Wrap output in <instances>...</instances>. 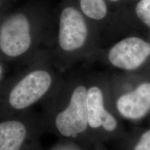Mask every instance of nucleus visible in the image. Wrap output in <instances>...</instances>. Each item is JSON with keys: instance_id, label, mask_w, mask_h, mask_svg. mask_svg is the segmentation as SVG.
<instances>
[{"instance_id": "10", "label": "nucleus", "mask_w": 150, "mask_h": 150, "mask_svg": "<svg viewBox=\"0 0 150 150\" xmlns=\"http://www.w3.org/2000/svg\"><path fill=\"white\" fill-rule=\"evenodd\" d=\"M136 12L138 18L150 27V0H140L136 6Z\"/></svg>"}, {"instance_id": "3", "label": "nucleus", "mask_w": 150, "mask_h": 150, "mask_svg": "<svg viewBox=\"0 0 150 150\" xmlns=\"http://www.w3.org/2000/svg\"><path fill=\"white\" fill-rule=\"evenodd\" d=\"M40 114L32 110L0 117V150H42Z\"/></svg>"}, {"instance_id": "12", "label": "nucleus", "mask_w": 150, "mask_h": 150, "mask_svg": "<svg viewBox=\"0 0 150 150\" xmlns=\"http://www.w3.org/2000/svg\"><path fill=\"white\" fill-rule=\"evenodd\" d=\"M134 150H150V130L142 134Z\"/></svg>"}, {"instance_id": "6", "label": "nucleus", "mask_w": 150, "mask_h": 150, "mask_svg": "<svg viewBox=\"0 0 150 150\" xmlns=\"http://www.w3.org/2000/svg\"><path fill=\"white\" fill-rule=\"evenodd\" d=\"M88 36V28L77 9L67 7L60 17L59 43L63 51L71 52L83 47Z\"/></svg>"}, {"instance_id": "1", "label": "nucleus", "mask_w": 150, "mask_h": 150, "mask_svg": "<svg viewBox=\"0 0 150 150\" xmlns=\"http://www.w3.org/2000/svg\"><path fill=\"white\" fill-rule=\"evenodd\" d=\"M88 87L76 83L66 91L52 93L43 102L40 114L45 133L83 147L91 139L87 117Z\"/></svg>"}, {"instance_id": "11", "label": "nucleus", "mask_w": 150, "mask_h": 150, "mask_svg": "<svg viewBox=\"0 0 150 150\" xmlns=\"http://www.w3.org/2000/svg\"><path fill=\"white\" fill-rule=\"evenodd\" d=\"M49 150H83L82 147L76 142L67 140H61Z\"/></svg>"}, {"instance_id": "4", "label": "nucleus", "mask_w": 150, "mask_h": 150, "mask_svg": "<svg viewBox=\"0 0 150 150\" xmlns=\"http://www.w3.org/2000/svg\"><path fill=\"white\" fill-rule=\"evenodd\" d=\"M30 24L22 13L8 16L0 24V54L16 59L26 53L31 46Z\"/></svg>"}, {"instance_id": "2", "label": "nucleus", "mask_w": 150, "mask_h": 150, "mask_svg": "<svg viewBox=\"0 0 150 150\" xmlns=\"http://www.w3.org/2000/svg\"><path fill=\"white\" fill-rule=\"evenodd\" d=\"M54 77L50 70L36 68L6 85H0V117L31 110L52 93Z\"/></svg>"}, {"instance_id": "13", "label": "nucleus", "mask_w": 150, "mask_h": 150, "mask_svg": "<svg viewBox=\"0 0 150 150\" xmlns=\"http://www.w3.org/2000/svg\"><path fill=\"white\" fill-rule=\"evenodd\" d=\"M4 72V69L3 65L0 63V81H1V79L3 77Z\"/></svg>"}, {"instance_id": "5", "label": "nucleus", "mask_w": 150, "mask_h": 150, "mask_svg": "<svg viewBox=\"0 0 150 150\" xmlns=\"http://www.w3.org/2000/svg\"><path fill=\"white\" fill-rule=\"evenodd\" d=\"M87 117L91 138L97 133L111 135L117 131L118 122L108 109L104 93L100 87L92 86L87 90Z\"/></svg>"}, {"instance_id": "9", "label": "nucleus", "mask_w": 150, "mask_h": 150, "mask_svg": "<svg viewBox=\"0 0 150 150\" xmlns=\"http://www.w3.org/2000/svg\"><path fill=\"white\" fill-rule=\"evenodd\" d=\"M117 1L119 0H110ZM81 9L88 18L93 20H102L107 13V7L104 0H80Z\"/></svg>"}, {"instance_id": "8", "label": "nucleus", "mask_w": 150, "mask_h": 150, "mask_svg": "<svg viewBox=\"0 0 150 150\" xmlns=\"http://www.w3.org/2000/svg\"><path fill=\"white\" fill-rule=\"evenodd\" d=\"M115 106L118 113L126 119L144 117L150 110V83H142L135 91L121 95Z\"/></svg>"}, {"instance_id": "14", "label": "nucleus", "mask_w": 150, "mask_h": 150, "mask_svg": "<svg viewBox=\"0 0 150 150\" xmlns=\"http://www.w3.org/2000/svg\"><path fill=\"white\" fill-rule=\"evenodd\" d=\"M0 5H1V0H0Z\"/></svg>"}, {"instance_id": "7", "label": "nucleus", "mask_w": 150, "mask_h": 150, "mask_svg": "<svg viewBox=\"0 0 150 150\" xmlns=\"http://www.w3.org/2000/svg\"><path fill=\"white\" fill-rule=\"evenodd\" d=\"M150 55V45L139 38L130 37L117 42L108 52V61L116 67L131 70L140 66Z\"/></svg>"}]
</instances>
